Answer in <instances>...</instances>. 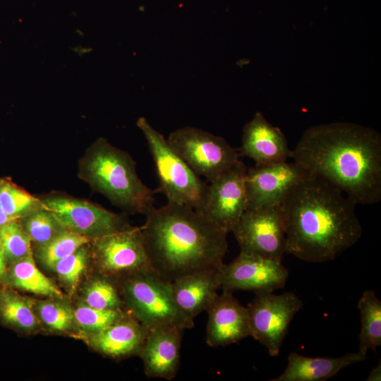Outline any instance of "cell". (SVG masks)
Wrapping results in <instances>:
<instances>
[{
	"label": "cell",
	"instance_id": "2e32d148",
	"mask_svg": "<svg viewBox=\"0 0 381 381\" xmlns=\"http://www.w3.org/2000/svg\"><path fill=\"white\" fill-rule=\"evenodd\" d=\"M185 329L172 325L149 329L139 356L150 377L173 380L180 365V349Z\"/></svg>",
	"mask_w": 381,
	"mask_h": 381
},
{
	"label": "cell",
	"instance_id": "8fae6325",
	"mask_svg": "<svg viewBox=\"0 0 381 381\" xmlns=\"http://www.w3.org/2000/svg\"><path fill=\"white\" fill-rule=\"evenodd\" d=\"M41 201L42 208L52 212L66 230L91 239L131 227L123 216L90 202L64 197Z\"/></svg>",
	"mask_w": 381,
	"mask_h": 381
},
{
	"label": "cell",
	"instance_id": "9a60e30c",
	"mask_svg": "<svg viewBox=\"0 0 381 381\" xmlns=\"http://www.w3.org/2000/svg\"><path fill=\"white\" fill-rule=\"evenodd\" d=\"M206 311V342L210 346H226L251 337L248 308L234 298L232 291L223 290Z\"/></svg>",
	"mask_w": 381,
	"mask_h": 381
},
{
	"label": "cell",
	"instance_id": "30bf717a",
	"mask_svg": "<svg viewBox=\"0 0 381 381\" xmlns=\"http://www.w3.org/2000/svg\"><path fill=\"white\" fill-rule=\"evenodd\" d=\"M95 258L102 273L121 279L131 274L152 270L141 227L92 239Z\"/></svg>",
	"mask_w": 381,
	"mask_h": 381
},
{
	"label": "cell",
	"instance_id": "4dcf8cb0",
	"mask_svg": "<svg viewBox=\"0 0 381 381\" xmlns=\"http://www.w3.org/2000/svg\"><path fill=\"white\" fill-rule=\"evenodd\" d=\"M88 259L85 246L58 261L53 269L59 278L68 286L74 289L85 269Z\"/></svg>",
	"mask_w": 381,
	"mask_h": 381
},
{
	"label": "cell",
	"instance_id": "d6a6232c",
	"mask_svg": "<svg viewBox=\"0 0 381 381\" xmlns=\"http://www.w3.org/2000/svg\"><path fill=\"white\" fill-rule=\"evenodd\" d=\"M6 268L7 267H6L5 256L4 253V250H3V247H2L1 240H0V282H2L4 277Z\"/></svg>",
	"mask_w": 381,
	"mask_h": 381
},
{
	"label": "cell",
	"instance_id": "8992f818",
	"mask_svg": "<svg viewBox=\"0 0 381 381\" xmlns=\"http://www.w3.org/2000/svg\"><path fill=\"white\" fill-rule=\"evenodd\" d=\"M119 282L128 313L149 329L168 325L183 329L194 326L178 310L171 282L153 270L131 274L120 279Z\"/></svg>",
	"mask_w": 381,
	"mask_h": 381
},
{
	"label": "cell",
	"instance_id": "d4e9b609",
	"mask_svg": "<svg viewBox=\"0 0 381 381\" xmlns=\"http://www.w3.org/2000/svg\"><path fill=\"white\" fill-rule=\"evenodd\" d=\"M0 205L16 220L42 209L41 200L6 179L0 180Z\"/></svg>",
	"mask_w": 381,
	"mask_h": 381
},
{
	"label": "cell",
	"instance_id": "6da1fadb",
	"mask_svg": "<svg viewBox=\"0 0 381 381\" xmlns=\"http://www.w3.org/2000/svg\"><path fill=\"white\" fill-rule=\"evenodd\" d=\"M291 158L356 205L381 200V135L371 128L348 122L312 126L291 150Z\"/></svg>",
	"mask_w": 381,
	"mask_h": 381
},
{
	"label": "cell",
	"instance_id": "7c38bea8",
	"mask_svg": "<svg viewBox=\"0 0 381 381\" xmlns=\"http://www.w3.org/2000/svg\"><path fill=\"white\" fill-rule=\"evenodd\" d=\"M247 167L239 160L208 185L201 212L212 223L232 232L247 209Z\"/></svg>",
	"mask_w": 381,
	"mask_h": 381
},
{
	"label": "cell",
	"instance_id": "cb8c5ba5",
	"mask_svg": "<svg viewBox=\"0 0 381 381\" xmlns=\"http://www.w3.org/2000/svg\"><path fill=\"white\" fill-rule=\"evenodd\" d=\"M91 241L84 235L64 230L49 242L39 246L37 256L44 266L52 270L58 261Z\"/></svg>",
	"mask_w": 381,
	"mask_h": 381
},
{
	"label": "cell",
	"instance_id": "f546056e",
	"mask_svg": "<svg viewBox=\"0 0 381 381\" xmlns=\"http://www.w3.org/2000/svg\"><path fill=\"white\" fill-rule=\"evenodd\" d=\"M126 313L123 310H100L83 304L74 310V319L80 328L92 334L109 327Z\"/></svg>",
	"mask_w": 381,
	"mask_h": 381
},
{
	"label": "cell",
	"instance_id": "4fadbf2b",
	"mask_svg": "<svg viewBox=\"0 0 381 381\" xmlns=\"http://www.w3.org/2000/svg\"><path fill=\"white\" fill-rule=\"evenodd\" d=\"M219 277L222 290L252 291L257 294L283 288L289 271L282 262L240 253L231 262L219 268Z\"/></svg>",
	"mask_w": 381,
	"mask_h": 381
},
{
	"label": "cell",
	"instance_id": "603a6c76",
	"mask_svg": "<svg viewBox=\"0 0 381 381\" xmlns=\"http://www.w3.org/2000/svg\"><path fill=\"white\" fill-rule=\"evenodd\" d=\"M361 315L358 352L365 355L381 345V301L373 290H365L358 303Z\"/></svg>",
	"mask_w": 381,
	"mask_h": 381
},
{
	"label": "cell",
	"instance_id": "ac0fdd59",
	"mask_svg": "<svg viewBox=\"0 0 381 381\" xmlns=\"http://www.w3.org/2000/svg\"><path fill=\"white\" fill-rule=\"evenodd\" d=\"M171 285L178 310L194 325V318L206 310L219 294V269L202 270L184 275L174 280Z\"/></svg>",
	"mask_w": 381,
	"mask_h": 381
},
{
	"label": "cell",
	"instance_id": "ffe728a7",
	"mask_svg": "<svg viewBox=\"0 0 381 381\" xmlns=\"http://www.w3.org/2000/svg\"><path fill=\"white\" fill-rule=\"evenodd\" d=\"M365 359L366 356L358 351L337 358H313L291 352L288 356V364L284 373L270 380L325 381L335 376L341 369Z\"/></svg>",
	"mask_w": 381,
	"mask_h": 381
},
{
	"label": "cell",
	"instance_id": "ba28073f",
	"mask_svg": "<svg viewBox=\"0 0 381 381\" xmlns=\"http://www.w3.org/2000/svg\"><path fill=\"white\" fill-rule=\"evenodd\" d=\"M232 232L241 253L282 262L286 232L281 205L246 210Z\"/></svg>",
	"mask_w": 381,
	"mask_h": 381
},
{
	"label": "cell",
	"instance_id": "d6986e66",
	"mask_svg": "<svg viewBox=\"0 0 381 381\" xmlns=\"http://www.w3.org/2000/svg\"><path fill=\"white\" fill-rule=\"evenodd\" d=\"M149 329L129 313L106 329L91 334L90 345L112 358L140 354Z\"/></svg>",
	"mask_w": 381,
	"mask_h": 381
},
{
	"label": "cell",
	"instance_id": "277c9868",
	"mask_svg": "<svg viewBox=\"0 0 381 381\" xmlns=\"http://www.w3.org/2000/svg\"><path fill=\"white\" fill-rule=\"evenodd\" d=\"M79 174L111 202L131 212L146 215L154 208V192L139 178L131 156L99 138L80 162Z\"/></svg>",
	"mask_w": 381,
	"mask_h": 381
},
{
	"label": "cell",
	"instance_id": "836d02e7",
	"mask_svg": "<svg viewBox=\"0 0 381 381\" xmlns=\"http://www.w3.org/2000/svg\"><path fill=\"white\" fill-rule=\"evenodd\" d=\"M16 219H13L10 216H8L3 210L0 205V228L3 226L4 225L6 224L7 223L13 221ZM18 220V219H17Z\"/></svg>",
	"mask_w": 381,
	"mask_h": 381
},
{
	"label": "cell",
	"instance_id": "9c48e42d",
	"mask_svg": "<svg viewBox=\"0 0 381 381\" xmlns=\"http://www.w3.org/2000/svg\"><path fill=\"white\" fill-rule=\"evenodd\" d=\"M302 306V301L292 292L255 294L247 306L251 337L264 345L271 356H277L292 319Z\"/></svg>",
	"mask_w": 381,
	"mask_h": 381
},
{
	"label": "cell",
	"instance_id": "e0dca14e",
	"mask_svg": "<svg viewBox=\"0 0 381 381\" xmlns=\"http://www.w3.org/2000/svg\"><path fill=\"white\" fill-rule=\"evenodd\" d=\"M240 155L252 159L256 165H265L287 161L291 150L282 131L256 112L243 126Z\"/></svg>",
	"mask_w": 381,
	"mask_h": 381
},
{
	"label": "cell",
	"instance_id": "7a4b0ae2",
	"mask_svg": "<svg viewBox=\"0 0 381 381\" xmlns=\"http://www.w3.org/2000/svg\"><path fill=\"white\" fill-rule=\"evenodd\" d=\"M356 206L337 187L309 173L281 203L286 253L309 262L334 260L361 236Z\"/></svg>",
	"mask_w": 381,
	"mask_h": 381
},
{
	"label": "cell",
	"instance_id": "52a82bcc",
	"mask_svg": "<svg viewBox=\"0 0 381 381\" xmlns=\"http://www.w3.org/2000/svg\"><path fill=\"white\" fill-rule=\"evenodd\" d=\"M167 140L190 169L209 183L240 160L239 154L224 138L198 128H178Z\"/></svg>",
	"mask_w": 381,
	"mask_h": 381
},
{
	"label": "cell",
	"instance_id": "44dd1931",
	"mask_svg": "<svg viewBox=\"0 0 381 381\" xmlns=\"http://www.w3.org/2000/svg\"><path fill=\"white\" fill-rule=\"evenodd\" d=\"M1 283L35 294L57 298L63 297L59 287L36 266L32 254L7 267Z\"/></svg>",
	"mask_w": 381,
	"mask_h": 381
},
{
	"label": "cell",
	"instance_id": "f1b7e54d",
	"mask_svg": "<svg viewBox=\"0 0 381 381\" xmlns=\"http://www.w3.org/2000/svg\"><path fill=\"white\" fill-rule=\"evenodd\" d=\"M35 306L39 318L52 330L66 331L75 322L74 310L64 302L40 301L35 303Z\"/></svg>",
	"mask_w": 381,
	"mask_h": 381
},
{
	"label": "cell",
	"instance_id": "3957f363",
	"mask_svg": "<svg viewBox=\"0 0 381 381\" xmlns=\"http://www.w3.org/2000/svg\"><path fill=\"white\" fill-rule=\"evenodd\" d=\"M141 226L152 270L172 282L184 275L219 269L227 251V234L201 212L168 202L154 208Z\"/></svg>",
	"mask_w": 381,
	"mask_h": 381
},
{
	"label": "cell",
	"instance_id": "484cf974",
	"mask_svg": "<svg viewBox=\"0 0 381 381\" xmlns=\"http://www.w3.org/2000/svg\"><path fill=\"white\" fill-rule=\"evenodd\" d=\"M111 277L103 274L102 277L93 279L85 289V304L100 310H120L124 302L121 296L119 287Z\"/></svg>",
	"mask_w": 381,
	"mask_h": 381
},
{
	"label": "cell",
	"instance_id": "4316f807",
	"mask_svg": "<svg viewBox=\"0 0 381 381\" xmlns=\"http://www.w3.org/2000/svg\"><path fill=\"white\" fill-rule=\"evenodd\" d=\"M19 220L11 221L0 228L6 267L32 255L31 239Z\"/></svg>",
	"mask_w": 381,
	"mask_h": 381
},
{
	"label": "cell",
	"instance_id": "7402d4cb",
	"mask_svg": "<svg viewBox=\"0 0 381 381\" xmlns=\"http://www.w3.org/2000/svg\"><path fill=\"white\" fill-rule=\"evenodd\" d=\"M31 301L11 287L0 285V321L17 331L30 332L38 325Z\"/></svg>",
	"mask_w": 381,
	"mask_h": 381
},
{
	"label": "cell",
	"instance_id": "5b68a950",
	"mask_svg": "<svg viewBox=\"0 0 381 381\" xmlns=\"http://www.w3.org/2000/svg\"><path fill=\"white\" fill-rule=\"evenodd\" d=\"M137 126L147 140L155 162L159 190L168 202L189 206L202 212L208 185L200 179L171 147L164 135L155 130L145 118H139Z\"/></svg>",
	"mask_w": 381,
	"mask_h": 381
},
{
	"label": "cell",
	"instance_id": "1f68e13d",
	"mask_svg": "<svg viewBox=\"0 0 381 381\" xmlns=\"http://www.w3.org/2000/svg\"><path fill=\"white\" fill-rule=\"evenodd\" d=\"M367 381H380L381 380V363L373 368L368 376L366 377Z\"/></svg>",
	"mask_w": 381,
	"mask_h": 381
},
{
	"label": "cell",
	"instance_id": "5bb4252c",
	"mask_svg": "<svg viewBox=\"0 0 381 381\" xmlns=\"http://www.w3.org/2000/svg\"><path fill=\"white\" fill-rule=\"evenodd\" d=\"M309 173L297 163L287 161L247 168V209L281 205L286 196Z\"/></svg>",
	"mask_w": 381,
	"mask_h": 381
},
{
	"label": "cell",
	"instance_id": "83f0119b",
	"mask_svg": "<svg viewBox=\"0 0 381 381\" xmlns=\"http://www.w3.org/2000/svg\"><path fill=\"white\" fill-rule=\"evenodd\" d=\"M21 224L30 239L39 246L66 230L49 211L42 208L23 217Z\"/></svg>",
	"mask_w": 381,
	"mask_h": 381
}]
</instances>
